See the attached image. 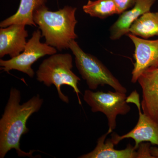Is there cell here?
<instances>
[{
    "label": "cell",
    "mask_w": 158,
    "mask_h": 158,
    "mask_svg": "<svg viewBox=\"0 0 158 158\" xmlns=\"http://www.w3.org/2000/svg\"><path fill=\"white\" fill-rule=\"evenodd\" d=\"M127 98L125 93L117 91L94 92L86 90L84 95V101L91 107L92 112H101L106 116L108 131L111 132L116 129L117 116L127 115L131 110Z\"/></svg>",
    "instance_id": "5"
},
{
    "label": "cell",
    "mask_w": 158,
    "mask_h": 158,
    "mask_svg": "<svg viewBox=\"0 0 158 158\" xmlns=\"http://www.w3.org/2000/svg\"><path fill=\"white\" fill-rule=\"evenodd\" d=\"M25 25L13 24L0 29V57L9 55L11 58L18 56L24 50L28 36Z\"/></svg>",
    "instance_id": "10"
},
{
    "label": "cell",
    "mask_w": 158,
    "mask_h": 158,
    "mask_svg": "<svg viewBox=\"0 0 158 158\" xmlns=\"http://www.w3.org/2000/svg\"><path fill=\"white\" fill-rule=\"evenodd\" d=\"M73 67L72 57L70 54H54L44 59L40 65L36 72L37 79L47 87L55 85L59 98L67 104L69 98L62 93L61 87L63 85L70 86L76 93L79 104L81 105L79 96L81 92L78 88L81 79L72 71Z\"/></svg>",
    "instance_id": "3"
},
{
    "label": "cell",
    "mask_w": 158,
    "mask_h": 158,
    "mask_svg": "<svg viewBox=\"0 0 158 158\" xmlns=\"http://www.w3.org/2000/svg\"><path fill=\"white\" fill-rule=\"evenodd\" d=\"M42 36L40 30L34 31L22 53L8 60H0L1 70L8 73L12 69L17 70L33 78L35 73L31 66L34 62L46 55L52 56L57 53L56 49L46 43L40 42Z\"/></svg>",
    "instance_id": "6"
},
{
    "label": "cell",
    "mask_w": 158,
    "mask_h": 158,
    "mask_svg": "<svg viewBox=\"0 0 158 158\" xmlns=\"http://www.w3.org/2000/svg\"><path fill=\"white\" fill-rule=\"evenodd\" d=\"M156 0H136L132 8L121 14L118 19L110 28V38L116 40L129 33L132 24L142 15L150 11Z\"/></svg>",
    "instance_id": "11"
},
{
    "label": "cell",
    "mask_w": 158,
    "mask_h": 158,
    "mask_svg": "<svg viewBox=\"0 0 158 158\" xmlns=\"http://www.w3.org/2000/svg\"><path fill=\"white\" fill-rule=\"evenodd\" d=\"M84 12L92 17L104 19L114 14H118V9L113 0H89L83 6Z\"/></svg>",
    "instance_id": "15"
},
{
    "label": "cell",
    "mask_w": 158,
    "mask_h": 158,
    "mask_svg": "<svg viewBox=\"0 0 158 158\" xmlns=\"http://www.w3.org/2000/svg\"><path fill=\"white\" fill-rule=\"evenodd\" d=\"M69 48L75 56V62L79 73L90 90H96L100 85L103 87L108 85L115 91L126 94V88L101 61L91 54L85 53L75 40L69 42Z\"/></svg>",
    "instance_id": "4"
},
{
    "label": "cell",
    "mask_w": 158,
    "mask_h": 158,
    "mask_svg": "<svg viewBox=\"0 0 158 158\" xmlns=\"http://www.w3.org/2000/svg\"><path fill=\"white\" fill-rule=\"evenodd\" d=\"M138 82L142 89L143 113L158 122V67L144 71Z\"/></svg>",
    "instance_id": "9"
},
{
    "label": "cell",
    "mask_w": 158,
    "mask_h": 158,
    "mask_svg": "<svg viewBox=\"0 0 158 158\" xmlns=\"http://www.w3.org/2000/svg\"><path fill=\"white\" fill-rule=\"evenodd\" d=\"M138 158H155L151 154V148L150 143L142 142L139 145L137 149Z\"/></svg>",
    "instance_id": "16"
},
{
    "label": "cell",
    "mask_w": 158,
    "mask_h": 158,
    "mask_svg": "<svg viewBox=\"0 0 158 158\" xmlns=\"http://www.w3.org/2000/svg\"><path fill=\"white\" fill-rule=\"evenodd\" d=\"M128 36L135 46L134 58L135 62L132 72L131 82L135 84L144 71L158 67V39L148 40L129 33Z\"/></svg>",
    "instance_id": "8"
},
{
    "label": "cell",
    "mask_w": 158,
    "mask_h": 158,
    "mask_svg": "<svg viewBox=\"0 0 158 158\" xmlns=\"http://www.w3.org/2000/svg\"><path fill=\"white\" fill-rule=\"evenodd\" d=\"M129 33L144 39L158 36V12L142 15L131 26Z\"/></svg>",
    "instance_id": "14"
},
{
    "label": "cell",
    "mask_w": 158,
    "mask_h": 158,
    "mask_svg": "<svg viewBox=\"0 0 158 158\" xmlns=\"http://www.w3.org/2000/svg\"><path fill=\"white\" fill-rule=\"evenodd\" d=\"M20 91L12 88L5 111L0 119V158H4L11 149L16 151L19 157L34 158L32 152L23 151L20 148V141L23 135L29 132L27 123L30 116L40 110L43 99L39 94L33 96L21 105Z\"/></svg>",
    "instance_id": "1"
},
{
    "label": "cell",
    "mask_w": 158,
    "mask_h": 158,
    "mask_svg": "<svg viewBox=\"0 0 158 158\" xmlns=\"http://www.w3.org/2000/svg\"><path fill=\"white\" fill-rule=\"evenodd\" d=\"M127 102L136 105L139 113L138 123L131 131L125 135L119 136L116 133L112 135V139L115 145L120 141L131 138L135 141V148L137 150L142 142H149L153 145L158 146V122L141 111V104L139 94L136 90L133 91L128 97Z\"/></svg>",
    "instance_id": "7"
},
{
    "label": "cell",
    "mask_w": 158,
    "mask_h": 158,
    "mask_svg": "<svg viewBox=\"0 0 158 158\" xmlns=\"http://www.w3.org/2000/svg\"><path fill=\"white\" fill-rule=\"evenodd\" d=\"M77 8L65 6L57 11H49L44 5L37 7L33 13V20L41 30L46 43L59 51L69 48L71 40L77 38L75 28Z\"/></svg>",
    "instance_id": "2"
},
{
    "label": "cell",
    "mask_w": 158,
    "mask_h": 158,
    "mask_svg": "<svg viewBox=\"0 0 158 158\" xmlns=\"http://www.w3.org/2000/svg\"><path fill=\"white\" fill-rule=\"evenodd\" d=\"M115 2L118 12L121 14L127 9L133 7L135 4L136 0H113Z\"/></svg>",
    "instance_id": "17"
},
{
    "label": "cell",
    "mask_w": 158,
    "mask_h": 158,
    "mask_svg": "<svg viewBox=\"0 0 158 158\" xmlns=\"http://www.w3.org/2000/svg\"><path fill=\"white\" fill-rule=\"evenodd\" d=\"M111 132L108 131L98 139L96 147L90 152L79 157L80 158H138L137 150L129 144L124 149L117 150L111 138L106 140Z\"/></svg>",
    "instance_id": "12"
},
{
    "label": "cell",
    "mask_w": 158,
    "mask_h": 158,
    "mask_svg": "<svg viewBox=\"0 0 158 158\" xmlns=\"http://www.w3.org/2000/svg\"><path fill=\"white\" fill-rule=\"evenodd\" d=\"M47 1V0H21L17 12L1 22L0 27H6L13 24L37 27L33 20L34 11L37 7L45 4Z\"/></svg>",
    "instance_id": "13"
},
{
    "label": "cell",
    "mask_w": 158,
    "mask_h": 158,
    "mask_svg": "<svg viewBox=\"0 0 158 158\" xmlns=\"http://www.w3.org/2000/svg\"><path fill=\"white\" fill-rule=\"evenodd\" d=\"M151 154L155 158H158V148L155 147H152Z\"/></svg>",
    "instance_id": "18"
}]
</instances>
